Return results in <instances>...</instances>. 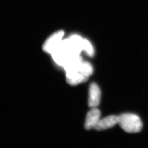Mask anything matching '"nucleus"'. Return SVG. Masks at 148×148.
<instances>
[{"mask_svg": "<svg viewBox=\"0 0 148 148\" xmlns=\"http://www.w3.org/2000/svg\"><path fill=\"white\" fill-rule=\"evenodd\" d=\"M119 124L125 132L130 133L139 132L143 129L140 117L132 114H124L119 116Z\"/></svg>", "mask_w": 148, "mask_h": 148, "instance_id": "obj_1", "label": "nucleus"}, {"mask_svg": "<svg viewBox=\"0 0 148 148\" xmlns=\"http://www.w3.org/2000/svg\"><path fill=\"white\" fill-rule=\"evenodd\" d=\"M64 35V31L60 30L50 35L43 45L44 51L51 54L62 43Z\"/></svg>", "mask_w": 148, "mask_h": 148, "instance_id": "obj_2", "label": "nucleus"}, {"mask_svg": "<svg viewBox=\"0 0 148 148\" xmlns=\"http://www.w3.org/2000/svg\"><path fill=\"white\" fill-rule=\"evenodd\" d=\"M79 66L76 68L66 71V80L70 85H78L79 84L86 82L89 79V77L83 74L79 71Z\"/></svg>", "mask_w": 148, "mask_h": 148, "instance_id": "obj_3", "label": "nucleus"}, {"mask_svg": "<svg viewBox=\"0 0 148 148\" xmlns=\"http://www.w3.org/2000/svg\"><path fill=\"white\" fill-rule=\"evenodd\" d=\"M101 91L98 85L95 82L90 84L89 91L88 105L92 108H96L100 103Z\"/></svg>", "mask_w": 148, "mask_h": 148, "instance_id": "obj_4", "label": "nucleus"}, {"mask_svg": "<svg viewBox=\"0 0 148 148\" xmlns=\"http://www.w3.org/2000/svg\"><path fill=\"white\" fill-rule=\"evenodd\" d=\"M101 117V112L96 108H92L88 112L85 119L84 127L87 130L94 129Z\"/></svg>", "mask_w": 148, "mask_h": 148, "instance_id": "obj_5", "label": "nucleus"}, {"mask_svg": "<svg viewBox=\"0 0 148 148\" xmlns=\"http://www.w3.org/2000/svg\"><path fill=\"white\" fill-rule=\"evenodd\" d=\"M119 116H108L104 119H100L94 129L97 131L106 130L113 127L114 126L119 123Z\"/></svg>", "mask_w": 148, "mask_h": 148, "instance_id": "obj_6", "label": "nucleus"}, {"mask_svg": "<svg viewBox=\"0 0 148 148\" xmlns=\"http://www.w3.org/2000/svg\"><path fill=\"white\" fill-rule=\"evenodd\" d=\"M79 69L83 74L89 77L93 73V68L92 65L88 62L82 61L80 64Z\"/></svg>", "mask_w": 148, "mask_h": 148, "instance_id": "obj_7", "label": "nucleus"}, {"mask_svg": "<svg viewBox=\"0 0 148 148\" xmlns=\"http://www.w3.org/2000/svg\"><path fill=\"white\" fill-rule=\"evenodd\" d=\"M83 50L90 57L94 56L95 51L91 42L87 39H84Z\"/></svg>", "mask_w": 148, "mask_h": 148, "instance_id": "obj_8", "label": "nucleus"}]
</instances>
